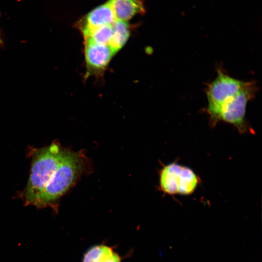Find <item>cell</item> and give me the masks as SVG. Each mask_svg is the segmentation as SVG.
Instances as JSON below:
<instances>
[{
    "label": "cell",
    "mask_w": 262,
    "mask_h": 262,
    "mask_svg": "<svg viewBox=\"0 0 262 262\" xmlns=\"http://www.w3.org/2000/svg\"><path fill=\"white\" fill-rule=\"evenodd\" d=\"M201 182L200 178L192 169L176 161L164 165L159 171V189L171 196L191 195Z\"/></svg>",
    "instance_id": "3957f363"
},
{
    "label": "cell",
    "mask_w": 262,
    "mask_h": 262,
    "mask_svg": "<svg viewBox=\"0 0 262 262\" xmlns=\"http://www.w3.org/2000/svg\"><path fill=\"white\" fill-rule=\"evenodd\" d=\"M84 53L88 68L98 71L107 66L115 52L108 45L85 40Z\"/></svg>",
    "instance_id": "8992f818"
},
{
    "label": "cell",
    "mask_w": 262,
    "mask_h": 262,
    "mask_svg": "<svg viewBox=\"0 0 262 262\" xmlns=\"http://www.w3.org/2000/svg\"><path fill=\"white\" fill-rule=\"evenodd\" d=\"M116 20L114 12L108 2L100 5L89 12L82 26V32L109 25Z\"/></svg>",
    "instance_id": "52a82bcc"
},
{
    "label": "cell",
    "mask_w": 262,
    "mask_h": 262,
    "mask_svg": "<svg viewBox=\"0 0 262 262\" xmlns=\"http://www.w3.org/2000/svg\"><path fill=\"white\" fill-rule=\"evenodd\" d=\"M246 83V82L235 79L220 69L218 70L216 77L208 85L206 90V112L212 128L218 123V115L223 104L237 94Z\"/></svg>",
    "instance_id": "277c9868"
},
{
    "label": "cell",
    "mask_w": 262,
    "mask_h": 262,
    "mask_svg": "<svg viewBox=\"0 0 262 262\" xmlns=\"http://www.w3.org/2000/svg\"><path fill=\"white\" fill-rule=\"evenodd\" d=\"M88 166V159L81 150L65 148L59 165L33 206L50 207L58 212V201L79 180Z\"/></svg>",
    "instance_id": "6da1fadb"
},
{
    "label": "cell",
    "mask_w": 262,
    "mask_h": 262,
    "mask_svg": "<svg viewBox=\"0 0 262 262\" xmlns=\"http://www.w3.org/2000/svg\"><path fill=\"white\" fill-rule=\"evenodd\" d=\"M2 44V40L1 39L0 35V44Z\"/></svg>",
    "instance_id": "7c38bea8"
},
{
    "label": "cell",
    "mask_w": 262,
    "mask_h": 262,
    "mask_svg": "<svg viewBox=\"0 0 262 262\" xmlns=\"http://www.w3.org/2000/svg\"><path fill=\"white\" fill-rule=\"evenodd\" d=\"M256 90L254 82H246L241 90L223 104L219 113L218 123L223 121L231 124L240 134L251 132V129L246 119V108Z\"/></svg>",
    "instance_id": "5b68a950"
},
{
    "label": "cell",
    "mask_w": 262,
    "mask_h": 262,
    "mask_svg": "<svg viewBox=\"0 0 262 262\" xmlns=\"http://www.w3.org/2000/svg\"><path fill=\"white\" fill-rule=\"evenodd\" d=\"M121 258L112 247L103 244L91 247L84 254L82 262H121Z\"/></svg>",
    "instance_id": "9c48e42d"
},
{
    "label": "cell",
    "mask_w": 262,
    "mask_h": 262,
    "mask_svg": "<svg viewBox=\"0 0 262 262\" xmlns=\"http://www.w3.org/2000/svg\"><path fill=\"white\" fill-rule=\"evenodd\" d=\"M65 148L57 143L33 150L29 179L23 192L26 205H34L57 168Z\"/></svg>",
    "instance_id": "7a4b0ae2"
},
{
    "label": "cell",
    "mask_w": 262,
    "mask_h": 262,
    "mask_svg": "<svg viewBox=\"0 0 262 262\" xmlns=\"http://www.w3.org/2000/svg\"><path fill=\"white\" fill-rule=\"evenodd\" d=\"M113 33L109 46L115 52L125 44L130 35V27L126 21L116 19L112 24Z\"/></svg>",
    "instance_id": "30bf717a"
},
{
    "label": "cell",
    "mask_w": 262,
    "mask_h": 262,
    "mask_svg": "<svg viewBox=\"0 0 262 262\" xmlns=\"http://www.w3.org/2000/svg\"><path fill=\"white\" fill-rule=\"evenodd\" d=\"M108 2L116 19L126 21L145 11L144 5L140 0H109Z\"/></svg>",
    "instance_id": "ba28073f"
},
{
    "label": "cell",
    "mask_w": 262,
    "mask_h": 262,
    "mask_svg": "<svg viewBox=\"0 0 262 262\" xmlns=\"http://www.w3.org/2000/svg\"><path fill=\"white\" fill-rule=\"evenodd\" d=\"M112 33V25L99 27L82 33L85 40L102 45H109Z\"/></svg>",
    "instance_id": "8fae6325"
}]
</instances>
